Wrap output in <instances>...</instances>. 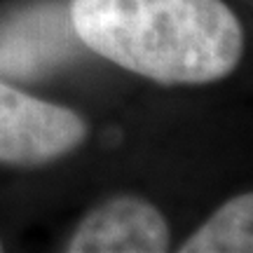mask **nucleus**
Instances as JSON below:
<instances>
[{
  "label": "nucleus",
  "instance_id": "39448f33",
  "mask_svg": "<svg viewBox=\"0 0 253 253\" xmlns=\"http://www.w3.org/2000/svg\"><path fill=\"white\" fill-rule=\"evenodd\" d=\"M0 251H2V244H0Z\"/></svg>",
  "mask_w": 253,
  "mask_h": 253
},
{
  "label": "nucleus",
  "instance_id": "f03ea898",
  "mask_svg": "<svg viewBox=\"0 0 253 253\" xmlns=\"http://www.w3.org/2000/svg\"><path fill=\"white\" fill-rule=\"evenodd\" d=\"M84 136L87 125L78 113L0 82V162L47 164L75 150Z\"/></svg>",
  "mask_w": 253,
  "mask_h": 253
},
{
  "label": "nucleus",
  "instance_id": "f257e3e1",
  "mask_svg": "<svg viewBox=\"0 0 253 253\" xmlns=\"http://www.w3.org/2000/svg\"><path fill=\"white\" fill-rule=\"evenodd\" d=\"M68 14L91 52L162 84L220 80L244 49L223 0H71Z\"/></svg>",
  "mask_w": 253,
  "mask_h": 253
},
{
  "label": "nucleus",
  "instance_id": "20e7f679",
  "mask_svg": "<svg viewBox=\"0 0 253 253\" xmlns=\"http://www.w3.org/2000/svg\"><path fill=\"white\" fill-rule=\"evenodd\" d=\"M253 197L227 202L181 246L183 253H249L253 251Z\"/></svg>",
  "mask_w": 253,
  "mask_h": 253
},
{
  "label": "nucleus",
  "instance_id": "7ed1b4c3",
  "mask_svg": "<svg viewBox=\"0 0 253 253\" xmlns=\"http://www.w3.org/2000/svg\"><path fill=\"white\" fill-rule=\"evenodd\" d=\"M167 249V220L138 197H118L89 211L68 244L71 253H162Z\"/></svg>",
  "mask_w": 253,
  "mask_h": 253
}]
</instances>
